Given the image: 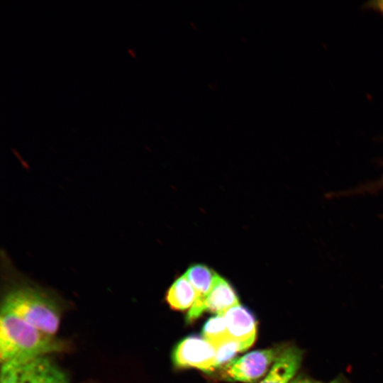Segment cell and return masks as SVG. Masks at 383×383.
<instances>
[{"mask_svg": "<svg viewBox=\"0 0 383 383\" xmlns=\"http://www.w3.org/2000/svg\"><path fill=\"white\" fill-rule=\"evenodd\" d=\"M379 164L383 167V162L379 161ZM381 191H383V174L376 180L369 181L348 189L327 192L325 197L331 199L365 194L376 195ZM381 217L383 218V214Z\"/></svg>", "mask_w": 383, "mask_h": 383, "instance_id": "7c38bea8", "label": "cell"}, {"mask_svg": "<svg viewBox=\"0 0 383 383\" xmlns=\"http://www.w3.org/2000/svg\"><path fill=\"white\" fill-rule=\"evenodd\" d=\"M0 383H69L64 371L46 356L1 364Z\"/></svg>", "mask_w": 383, "mask_h": 383, "instance_id": "3957f363", "label": "cell"}, {"mask_svg": "<svg viewBox=\"0 0 383 383\" xmlns=\"http://www.w3.org/2000/svg\"><path fill=\"white\" fill-rule=\"evenodd\" d=\"M202 335L215 348L231 339L224 316L216 315L209 318L204 326Z\"/></svg>", "mask_w": 383, "mask_h": 383, "instance_id": "8fae6325", "label": "cell"}, {"mask_svg": "<svg viewBox=\"0 0 383 383\" xmlns=\"http://www.w3.org/2000/svg\"><path fill=\"white\" fill-rule=\"evenodd\" d=\"M166 301L174 310L190 309L196 299L195 290L185 275L177 278L166 293Z\"/></svg>", "mask_w": 383, "mask_h": 383, "instance_id": "30bf717a", "label": "cell"}, {"mask_svg": "<svg viewBox=\"0 0 383 383\" xmlns=\"http://www.w3.org/2000/svg\"><path fill=\"white\" fill-rule=\"evenodd\" d=\"M216 363L217 369L233 360V357L238 353L248 350L243 344L233 339H228L216 348Z\"/></svg>", "mask_w": 383, "mask_h": 383, "instance_id": "4fadbf2b", "label": "cell"}, {"mask_svg": "<svg viewBox=\"0 0 383 383\" xmlns=\"http://www.w3.org/2000/svg\"><path fill=\"white\" fill-rule=\"evenodd\" d=\"M216 349L204 338L189 336L180 341L172 353L177 368H196L206 373L215 371Z\"/></svg>", "mask_w": 383, "mask_h": 383, "instance_id": "5b68a950", "label": "cell"}, {"mask_svg": "<svg viewBox=\"0 0 383 383\" xmlns=\"http://www.w3.org/2000/svg\"><path fill=\"white\" fill-rule=\"evenodd\" d=\"M231 339L243 344L247 349L255 343L257 323L252 313L240 304L232 307L223 315Z\"/></svg>", "mask_w": 383, "mask_h": 383, "instance_id": "8992f818", "label": "cell"}, {"mask_svg": "<svg viewBox=\"0 0 383 383\" xmlns=\"http://www.w3.org/2000/svg\"><path fill=\"white\" fill-rule=\"evenodd\" d=\"M1 266L10 280L1 309L16 315L48 335L55 336L60 323V309L56 299L45 289L24 280L3 250Z\"/></svg>", "mask_w": 383, "mask_h": 383, "instance_id": "6da1fadb", "label": "cell"}, {"mask_svg": "<svg viewBox=\"0 0 383 383\" xmlns=\"http://www.w3.org/2000/svg\"><path fill=\"white\" fill-rule=\"evenodd\" d=\"M370 6L383 13V1H376L370 3Z\"/></svg>", "mask_w": 383, "mask_h": 383, "instance_id": "5bb4252c", "label": "cell"}, {"mask_svg": "<svg viewBox=\"0 0 383 383\" xmlns=\"http://www.w3.org/2000/svg\"><path fill=\"white\" fill-rule=\"evenodd\" d=\"M216 274L211 268L201 264L190 266L184 273L196 292L195 301L187 316V322L189 323L196 320L204 313V303Z\"/></svg>", "mask_w": 383, "mask_h": 383, "instance_id": "52a82bcc", "label": "cell"}, {"mask_svg": "<svg viewBox=\"0 0 383 383\" xmlns=\"http://www.w3.org/2000/svg\"><path fill=\"white\" fill-rule=\"evenodd\" d=\"M329 383H347L346 381L342 378H337Z\"/></svg>", "mask_w": 383, "mask_h": 383, "instance_id": "2e32d148", "label": "cell"}, {"mask_svg": "<svg viewBox=\"0 0 383 383\" xmlns=\"http://www.w3.org/2000/svg\"><path fill=\"white\" fill-rule=\"evenodd\" d=\"M282 350L280 348L256 350L233 359L220 367V375L228 380L255 383L265 375Z\"/></svg>", "mask_w": 383, "mask_h": 383, "instance_id": "277c9868", "label": "cell"}, {"mask_svg": "<svg viewBox=\"0 0 383 383\" xmlns=\"http://www.w3.org/2000/svg\"><path fill=\"white\" fill-rule=\"evenodd\" d=\"M290 383H319V382L311 380V379H309L297 378L290 382Z\"/></svg>", "mask_w": 383, "mask_h": 383, "instance_id": "9a60e30c", "label": "cell"}, {"mask_svg": "<svg viewBox=\"0 0 383 383\" xmlns=\"http://www.w3.org/2000/svg\"><path fill=\"white\" fill-rule=\"evenodd\" d=\"M239 304L237 294L231 284L217 274L205 299L203 311L223 316L228 310Z\"/></svg>", "mask_w": 383, "mask_h": 383, "instance_id": "9c48e42d", "label": "cell"}, {"mask_svg": "<svg viewBox=\"0 0 383 383\" xmlns=\"http://www.w3.org/2000/svg\"><path fill=\"white\" fill-rule=\"evenodd\" d=\"M62 344L16 315L1 309L0 357L1 364L45 356L60 350Z\"/></svg>", "mask_w": 383, "mask_h": 383, "instance_id": "7a4b0ae2", "label": "cell"}, {"mask_svg": "<svg viewBox=\"0 0 383 383\" xmlns=\"http://www.w3.org/2000/svg\"><path fill=\"white\" fill-rule=\"evenodd\" d=\"M302 352L295 346L283 349L270 370L260 383H290L299 370Z\"/></svg>", "mask_w": 383, "mask_h": 383, "instance_id": "ba28073f", "label": "cell"}]
</instances>
